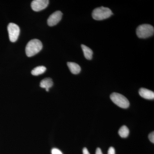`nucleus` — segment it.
<instances>
[{
	"label": "nucleus",
	"mask_w": 154,
	"mask_h": 154,
	"mask_svg": "<svg viewBox=\"0 0 154 154\" xmlns=\"http://www.w3.org/2000/svg\"><path fill=\"white\" fill-rule=\"evenodd\" d=\"M46 68L44 66H38L35 68L31 71V74L33 75L37 76L44 73L46 71Z\"/></svg>",
	"instance_id": "obj_12"
},
{
	"label": "nucleus",
	"mask_w": 154,
	"mask_h": 154,
	"mask_svg": "<svg viewBox=\"0 0 154 154\" xmlns=\"http://www.w3.org/2000/svg\"><path fill=\"white\" fill-rule=\"evenodd\" d=\"M81 46H82L85 57L88 60H91L93 58V51L90 48L88 47L85 45H82Z\"/></svg>",
	"instance_id": "obj_11"
},
{
	"label": "nucleus",
	"mask_w": 154,
	"mask_h": 154,
	"mask_svg": "<svg viewBox=\"0 0 154 154\" xmlns=\"http://www.w3.org/2000/svg\"><path fill=\"white\" fill-rule=\"evenodd\" d=\"M154 33V27L149 24H143L140 25L137 28V35L139 38H148L153 35Z\"/></svg>",
	"instance_id": "obj_3"
},
{
	"label": "nucleus",
	"mask_w": 154,
	"mask_h": 154,
	"mask_svg": "<svg viewBox=\"0 0 154 154\" xmlns=\"http://www.w3.org/2000/svg\"><path fill=\"white\" fill-rule=\"evenodd\" d=\"M48 4V0H34L31 2V7L33 11L38 12L46 8Z\"/></svg>",
	"instance_id": "obj_6"
},
{
	"label": "nucleus",
	"mask_w": 154,
	"mask_h": 154,
	"mask_svg": "<svg viewBox=\"0 0 154 154\" xmlns=\"http://www.w3.org/2000/svg\"><path fill=\"white\" fill-rule=\"evenodd\" d=\"M53 85L52 80L50 78H45L42 80L40 83V87L42 88H45L46 91H49L50 88H51Z\"/></svg>",
	"instance_id": "obj_9"
},
{
	"label": "nucleus",
	"mask_w": 154,
	"mask_h": 154,
	"mask_svg": "<svg viewBox=\"0 0 154 154\" xmlns=\"http://www.w3.org/2000/svg\"><path fill=\"white\" fill-rule=\"evenodd\" d=\"M62 16L63 14L61 11H56L51 14L48 19V25L51 27L56 25L60 22Z\"/></svg>",
	"instance_id": "obj_7"
},
{
	"label": "nucleus",
	"mask_w": 154,
	"mask_h": 154,
	"mask_svg": "<svg viewBox=\"0 0 154 154\" xmlns=\"http://www.w3.org/2000/svg\"><path fill=\"white\" fill-rule=\"evenodd\" d=\"M140 95L144 99L152 100L154 99V92L144 88H140L139 91Z\"/></svg>",
	"instance_id": "obj_8"
},
{
	"label": "nucleus",
	"mask_w": 154,
	"mask_h": 154,
	"mask_svg": "<svg viewBox=\"0 0 154 154\" xmlns=\"http://www.w3.org/2000/svg\"><path fill=\"white\" fill-rule=\"evenodd\" d=\"M110 98L112 102L119 107L122 108H127L129 107V101L125 96L121 94L113 93L110 95Z\"/></svg>",
	"instance_id": "obj_4"
},
{
	"label": "nucleus",
	"mask_w": 154,
	"mask_h": 154,
	"mask_svg": "<svg viewBox=\"0 0 154 154\" xmlns=\"http://www.w3.org/2000/svg\"><path fill=\"white\" fill-rule=\"evenodd\" d=\"M10 41L14 42L17 41L20 33V28L18 25L15 23H10L8 26Z\"/></svg>",
	"instance_id": "obj_5"
},
{
	"label": "nucleus",
	"mask_w": 154,
	"mask_h": 154,
	"mask_svg": "<svg viewBox=\"0 0 154 154\" xmlns=\"http://www.w3.org/2000/svg\"><path fill=\"white\" fill-rule=\"evenodd\" d=\"M83 154H90V152L88 151V149L86 148H84L83 149Z\"/></svg>",
	"instance_id": "obj_17"
},
{
	"label": "nucleus",
	"mask_w": 154,
	"mask_h": 154,
	"mask_svg": "<svg viewBox=\"0 0 154 154\" xmlns=\"http://www.w3.org/2000/svg\"><path fill=\"white\" fill-rule=\"evenodd\" d=\"M52 154H63L62 152L58 149L56 148L53 149L51 150Z\"/></svg>",
	"instance_id": "obj_15"
},
{
	"label": "nucleus",
	"mask_w": 154,
	"mask_h": 154,
	"mask_svg": "<svg viewBox=\"0 0 154 154\" xmlns=\"http://www.w3.org/2000/svg\"><path fill=\"white\" fill-rule=\"evenodd\" d=\"M118 133L121 137L126 138L129 135V130L127 127L125 125H123L119 130Z\"/></svg>",
	"instance_id": "obj_13"
},
{
	"label": "nucleus",
	"mask_w": 154,
	"mask_h": 154,
	"mask_svg": "<svg viewBox=\"0 0 154 154\" xmlns=\"http://www.w3.org/2000/svg\"><path fill=\"white\" fill-rule=\"evenodd\" d=\"M42 44L38 39H33L28 42L25 48L26 55L31 57L38 53L42 49Z\"/></svg>",
	"instance_id": "obj_1"
},
{
	"label": "nucleus",
	"mask_w": 154,
	"mask_h": 154,
	"mask_svg": "<svg viewBox=\"0 0 154 154\" xmlns=\"http://www.w3.org/2000/svg\"><path fill=\"white\" fill-rule=\"evenodd\" d=\"M149 139L150 141L152 143H154V132L152 131L150 133L149 135Z\"/></svg>",
	"instance_id": "obj_14"
},
{
	"label": "nucleus",
	"mask_w": 154,
	"mask_h": 154,
	"mask_svg": "<svg viewBox=\"0 0 154 154\" xmlns=\"http://www.w3.org/2000/svg\"><path fill=\"white\" fill-rule=\"evenodd\" d=\"M96 154H103L101 149L98 148L96 149Z\"/></svg>",
	"instance_id": "obj_18"
},
{
	"label": "nucleus",
	"mask_w": 154,
	"mask_h": 154,
	"mask_svg": "<svg viewBox=\"0 0 154 154\" xmlns=\"http://www.w3.org/2000/svg\"><path fill=\"white\" fill-rule=\"evenodd\" d=\"M107 154H115V150L113 147L109 148Z\"/></svg>",
	"instance_id": "obj_16"
},
{
	"label": "nucleus",
	"mask_w": 154,
	"mask_h": 154,
	"mask_svg": "<svg viewBox=\"0 0 154 154\" xmlns=\"http://www.w3.org/2000/svg\"><path fill=\"white\" fill-rule=\"evenodd\" d=\"M112 15H113V14L111 10L109 8L104 7L94 9L92 14L93 19L98 21L107 19Z\"/></svg>",
	"instance_id": "obj_2"
},
{
	"label": "nucleus",
	"mask_w": 154,
	"mask_h": 154,
	"mask_svg": "<svg viewBox=\"0 0 154 154\" xmlns=\"http://www.w3.org/2000/svg\"><path fill=\"white\" fill-rule=\"evenodd\" d=\"M67 66L70 72L73 74H78L81 72V67L76 63L73 62H68Z\"/></svg>",
	"instance_id": "obj_10"
}]
</instances>
